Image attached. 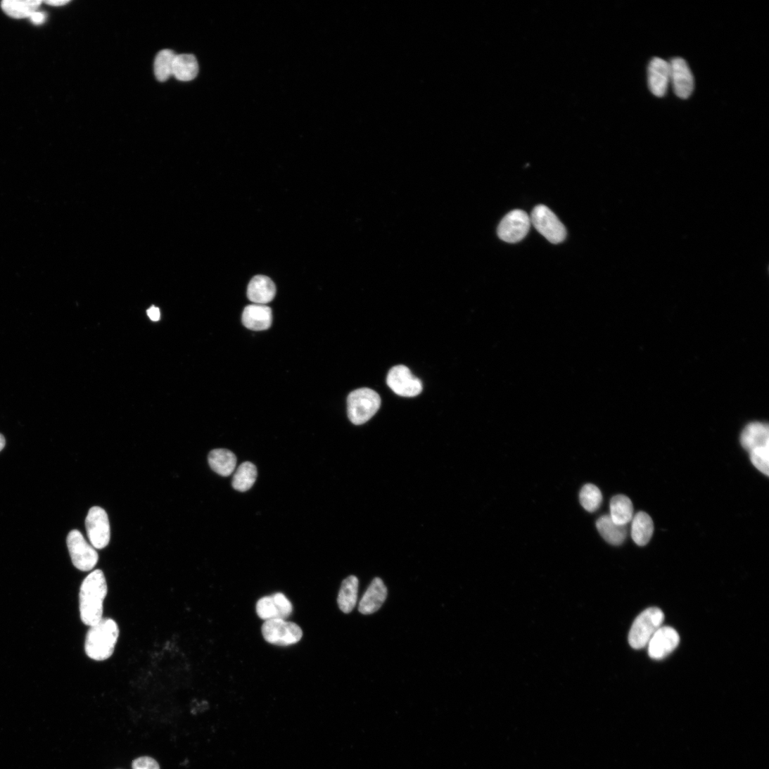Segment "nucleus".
<instances>
[{"label":"nucleus","mask_w":769,"mask_h":769,"mask_svg":"<svg viewBox=\"0 0 769 769\" xmlns=\"http://www.w3.org/2000/svg\"><path fill=\"white\" fill-rule=\"evenodd\" d=\"M108 593L106 580L99 570L91 572L82 582L80 593V609L82 622L91 626L103 619V602Z\"/></svg>","instance_id":"f257e3e1"},{"label":"nucleus","mask_w":769,"mask_h":769,"mask_svg":"<svg viewBox=\"0 0 769 769\" xmlns=\"http://www.w3.org/2000/svg\"><path fill=\"white\" fill-rule=\"evenodd\" d=\"M120 636V628L112 619L103 618L91 625L85 641V652L89 658L96 661L108 659L113 654Z\"/></svg>","instance_id":"f03ea898"},{"label":"nucleus","mask_w":769,"mask_h":769,"mask_svg":"<svg viewBox=\"0 0 769 769\" xmlns=\"http://www.w3.org/2000/svg\"><path fill=\"white\" fill-rule=\"evenodd\" d=\"M347 404L349 420L354 425L361 426L376 415L381 407V399L374 390L363 388L351 392Z\"/></svg>","instance_id":"7ed1b4c3"},{"label":"nucleus","mask_w":769,"mask_h":769,"mask_svg":"<svg viewBox=\"0 0 769 769\" xmlns=\"http://www.w3.org/2000/svg\"><path fill=\"white\" fill-rule=\"evenodd\" d=\"M665 615L658 608H649L635 620L629 633L630 645L636 649L646 647L656 631L662 627Z\"/></svg>","instance_id":"20e7f679"},{"label":"nucleus","mask_w":769,"mask_h":769,"mask_svg":"<svg viewBox=\"0 0 769 769\" xmlns=\"http://www.w3.org/2000/svg\"><path fill=\"white\" fill-rule=\"evenodd\" d=\"M530 223L545 238L553 244L564 242L566 229L557 216L547 206L540 205L532 211Z\"/></svg>","instance_id":"39448f33"},{"label":"nucleus","mask_w":769,"mask_h":769,"mask_svg":"<svg viewBox=\"0 0 769 769\" xmlns=\"http://www.w3.org/2000/svg\"><path fill=\"white\" fill-rule=\"evenodd\" d=\"M265 640L278 646H288L299 642L303 636L302 628L284 619L266 621L262 627Z\"/></svg>","instance_id":"423d86ee"},{"label":"nucleus","mask_w":769,"mask_h":769,"mask_svg":"<svg viewBox=\"0 0 769 769\" xmlns=\"http://www.w3.org/2000/svg\"><path fill=\"white\" fill-rule=\"evenodd\" d=\"M68 549L74 566L80 571H89L98 563V555L78 530L70 532L67 540Z\"/></svg>","instance_id":"0eeeda50"},{"label":"nucleus","mask_w":769,"mask_h":769,"mask_svg":"<svg viewBox=\"0 0 769 769\" xmlns=\"http://www.w3.org/2000/svg\"><path fill=\"white\" fill-rule=\"evenodd\" d=\"M87 536L91 546L97 549H104L110 542V529L106 511L94 507L89 511L86 519Z\"/></svg>","instance_id":"6e6552de"},{"label":"nucleus","mask_w":769,"mask_h":769,"mask_svg":"<svg viewBox=\"0 0 769 769\" xmlns=\"http://www.w3.org/2000/svg\"><path fill=\"white\" fill-rule=\"evenodd\" d=\"M530 226V219L526 212L521 210L511 211L498 227L499 238L508 243H518L525 238Z\"/></svg>","instance_id":"1a4fd4ad"},{"label":"nucleus","mask_w":769,"mask_h":769,"mask_svg":"<svg viewBox=\"0 0 769 769\" xmlns=\"http://www.w3.org/2000/svg\"><path fill=\"white\" fill-rule=\"evenodd\" d=\"M387 384L395 394L405 398L416 397L423 391L421 381L402 365L394 367L389 371Z\"/></svg>","instance_id":"9d476101"},{"label":"nucleus","mask_w":769,"mask_h":769,"mask_svg":"<svg viewBox=\"0 0 769 769\" xmlns=\"http://www.w3.org/2000/svg\"><path fill=\"white\" fill-rule=\"evenodd\" d=\"M679 643L680 636L674 628L661 627L647 644L649 656L663 660L674 652Z\"/></svg>","instance_id":"9b49d317"},{"label":"nucleus","mask_w":769,"mask_h":769,"mask_svg":"<svg viewBox=\"0 0 769 769\" xmlns=\"http://www.w3.org/2000/svg\"><path fill=\"white\" fill-rule=\"evenodd\" d=\"M258 616L264 621L288 618L293 611L291 602L281 593L260 599L256 606Z\"/></svg>","instance_id":"f8f14e48"},{"label":"nucleus","mask_w":769,"mask_h":769,"mask_svg":"<svg viewBox=\"0 0 769 769\" xmlns=\"http://www.w3.org/2000/svg\"><path fill=\"white\" fill-rule=\"evenodd\" d=\"M669 64L671 82L675 94L680 98H688L694 91V81L687 63L685 59L676 57Z\"/></svg>","instance_id":"ddd939ff"},{"label":"nucleus","mask_w":769,"mask_h":769,"mask_svg":"<svg viewBox=\"0 0 769 769\" xmlns=\"http://www.w3.org/2000/svg\"><path fill=\"white\" fill-rule=\"evenodd\" d=\"M647 77L650 91L657 97L664 96L671 82L669 63L659 57L654 58L649 64Z\"/></svg>","instance_id":"4468645a"},{"label":"nucleus","mask_w":769,"mask_h":769,"mask_svg":"<svg viewBox=\"0 0 769 769\" xmlns=\"http://www.w3.org/2000/svg\"><path fill=\"white\" fill-rule=\"evenodd\" d=\"M388 590L382 579L374 578L360 603V612L364 615L377 612L386 602Z\"/></svg>","instance_id":"2eb2a0df"},{"label":"nucleus","mask_w":769,"mask_h":769,"mask_svg":"<svg viewBox=\"0 0 769 769\" xmlns=\"http://www.w3.org/2000/svg\"><path fill=\"white\" fill-rule=\"evenodd\" d=\"M247 294L252 303L255 305H265L274 300L276 295V286L268 277L258 275L250 281Z\"/></svg>","instance_id":"dca6fc26"},{"label":"nucleus","mask_w":769,"mask_h":769,"mask_svg":"<svg viewBox=\"0 0 769 769\" xmlns=\"http://www.w3.org/2000/svg\"><path fill=\"white\" fill-rule=\"evenodd\" d=\"M273 321L272 311L270 307L262 305H252L246 307L242 317L243 325L253 331L267 330Z\"/></svg>","instance_id":"f3484780"},{"label":"nucleus","mask_w":769,"mask_h":769,"mask_svg":"<svg viewBox=\"0 0 769 769\" xmlns=\"http://www.w3.org/2000/svg\"><path fill=\"white\" fill-rule=\"evenodd\" d=\"M741 444L749 452L754 449L769 446V429L767 424H749L742 431Z\"/></svg>","instance_id":"a211bd4d"},{"label":"nucleus","mask_w":769,"mask_h":769,"mask_svg":"<svg viewBox=\"0 0 769 769\" xmlns=\"http://www.w3.org/2000/svg\"><path fill=\"white\" fill-rule=\"evenodd\" d=\"M632 520L631 536L633 541L638 546H645L654 535V524L652 517L640 511Z\"/></svg>","instance_id":"6ab92c4d"},{"label":"nucleus","mask_w":769,"mask_h":769,"mask_svg":"<svg viewBox=\"0 0 769 769\" xmlns=\"http://www.w3.org/2000/svg\"><path fill=\"white\" fill-rule=\"evenodd\" d=\"M360 581L357 576H350L342 583L338 597L340 610L344 614H350L358 602Z\"/></svg>","instance_id":"aec40b11"},{"label":"nucleus","mask_w":769,"mask_h":769,"mask_svg":"<svg viewBox=\"0 0 769 769\" xmlns=\"http://www.w3.org/2000/svg\"><path fill=\"white\" fill-rule=\"evenodd\" d=\"M42 4L41 0H4L0 7L10 18L22 20L30 18Z\"/></svg>","instance_id":"412c9836"},{"label":"nucleus","mask_w":769,"mask_h":769,"mask_svg":"<svg viewBox=\"0 0 769 769\" xmlns=\"http://www.w3.org/2000/svg\"><path fill=\"white\" fill-rule=\"evenodd\" d=\"M597 527L602 538L612 545L619 546L626 539V526L615 523L609 515L600 517L597 522Z\"/></svg>","instance_id":"4be33fe9"},{"label":"nucleus","mask_w":769,"mask_h":769,"mask_svg":"<svg viewBox=\"0 0 769 769\" xmlns=\"http://www.w3.org/2000/svg\"><path fill=\"white\" fill-rule=\"evenodd\" d=\"M199 66L193 54L176 55L174 59L172 76L182 82L193 80L198 75Z\"/></svg>","instance_id":"5701e85b"},{"label":"nucleus","mask_w":769,"mask_h":769,"mask_svg":"<svg viewBox=\"0 0 769 769\" xmlns=\"http://www.w3.org/2000/svg\"><path fill=\"white\" fill-rule=\"evenodd\" d=\"M208 462L211 469L222 477H228L235 469L236 457L230 450L216 449L208 455Z\"/></svg>","instance_id":"b1692460"},{"label":"nucleus","mask_w":769,"mask_h":769,"mask_svg":"<svg viewBox=\"0 0 769 769\" xmlns=\"http://www.w3.org/2000/svg\"><path fill=\"white\" fill-rule=\"evenodd\" d=\"M257 478L256 466L250 462H246L234 473L232 487L234 490L242 492L248 491L255 483Z\"/></svg>","instance_id":"393cba45"},{"label":"nucleus","mask_w":769,"mask_h":769,"mask_svg":"<svg viewBox=\"0 0 769 769\" xmlns=\"http://www.w3.org/2000/svg\"><path fill=\"white\" fill-rule=\"evenodd\" d=\"M610 516L612 520L623 526H626L633 518V505L631 500L625 495H617L612 498L610 504Z\"/></svg>","instance_id":"a878e982"},{"label":"nucleus","mask_w":769,"mask_h":769,"mask_svg":"<svg viewBox=\"0 0 769 769\" xmlns=\"http://www.w3.org/2000/svg\"><path fill=\"white\" fill-rule=\"evenodd\" d=\"M175 56L174 51L169 49L162 50L157 54L154 63V72L159 82H164L172 76Z\"/></svg>","instance_id":"bb28decb"},{"label":"nucleus","mask_w":769,"mask_h":769,"mask_svg":"<svg viewBox=\"0 0 769 769\" xmlns=\"http://www.w3.org/2000/svg\"><path fill=\"white\" fill-rule=\"evenodd\" d=\"M579 497L582 507L589 512L596 511L600 507L603 500L601 490L591 484L583 487Z\"/></svg>","instance_id":"cd10ccee"},{"label":"nucleus","mask_w":769,"mask_h":769,"mask_svg":"<svg viewBox=\"0 0 769 769\" xmlns=\"http://www.w3.org/2000/svg\"><path fill=\"white\" fill-rule=\"evenodd\" d=\"M753 465L763 474L768 476L769 473V446L754 449L749 452Z\"/></svg>","instance_id":"c85d7f7f"},{"label":"nucleus","mask_w":769,"mask_h":769,"mask_svg":"<svg viewBox=\"0 0 769 769\" xmlns=\"http://www.w3.org/2000/svg\"><path fill=\"white\" fill-rule=\"evenodd\" d=\"M132 769H160L158 763L149 756H142L132 763Z\"/></svg>","instance_id":"c756f323"},{"label":"nucleus","mask_w":769,"mask_h":769,"mask_svg":"<svg viewBox=\"0 0 769 769\" xmlns=\"http://www.w3.org/2000/svg\"><path fill=\"white\" fill-rule=\"evenodd\" d=\"M31 22L35 25H40L46 21V15L39 11L34 13L30 18Z\"/></svg>","instance_id":"7c9ffc66"},{"label":"nucleus","mask_w":769,"mask_h":769,"mask_svg":"<svg viewBox=\"0 0 769 769\" xmlns=\"http://www.w3.org/2000/svg\"><path fill=\"white\" fill-rule=\"evenodd\" d=\"M148 317L154 322H157L160 318V312L158 307H151L147 312Z\"/></svg>","instance_id":"2f4dec72"},{"label":"nucleus","mask_w":769,"mask_h":769,"mask_svg":"<svg viewBox=\"0 0 769 769\" xmlns=\"http://www.w3.org/2000/svg\"><path fill=\"white\" fill-rule=\"evenodd\" d=\"M70 2V0H48V1L43 3L49 6L61 7L69 4Z\"/></svg>","instance_id":"473e14b6"},{"label":"nucleus","mask_w":769,"mask_h":769,"mask_svg":"<svg viewBox=\"0 0 769 769\" xmlns=\"http://www.w3.org/2000/svg\"><path fill=\"white\" fill-rule=\"evenodd\" d=\"M6 446V439L4 436L0 434V452H1Z\"/></svg>","instance_id":"72a5a7b5"}]
</instances>
